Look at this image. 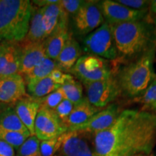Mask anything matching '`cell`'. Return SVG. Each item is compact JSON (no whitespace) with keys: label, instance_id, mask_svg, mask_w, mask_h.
Instances as JSON below:
<instances>
[{"label":"cell","instance_id":"cell-31","mask_svg":"<svg viewBox=\"0 0 156 156\" xmlns=\"http://www.w3.org/2000/svg\"><path fill=\"white\" fill-rule=\"evenodd\" d=\"M75 106L74 103H73L71 101H69L67 99L64 98L61 103L58 104V106L55 108V110L54 111L55 112V114L57 115L61 122H64L68 116H69V114H71L72 111Z\"/></svg>","mask_w":156,"mask_h":156},{"label":"cell","instance_id":"cell-4","mask_svg":"<svg viewBox=\"0 0 156 156\" xmlns=\"http://www.w3.org/2000/svg\"><path fill=\"white\" fill-rule=\"evenodd\" d=\"M33 8L28 0H0V42L22 41L28 33Z\"/></svg>","mask_w":156,"mask_h":156},{"label":"cell","instance_id":"cell-10","mask_svg":"<svg viewBox=\"0 0 156 156\" xmlns=\"http://www.w3.org/2000/svg\"><path fill=\"white\" fill-rule=\"evenodd\" d=\"M99 3L105 22L110 25L141 20L148 15V9L134 10L114 0H103Z\"/></svg>","mask_w":156,"mask_h":156},{"label":"cell","instance_id":"cell-35","mask_svg":"<svg viewBox=\"0 0 156 156\" xmlns=\"http://www.w3.org/2000/svg\"><path fill=\"white\" fill-rule=\"evenodd\" d=\"M0 156H15V149L0 140Z\"/></svg>","mask_w":156,"mask_h":156},{"label":"cell","instance_id":"cell-21","mask_svg":"<svg viewBox=\"0 0 156 156\" xmlns=\"http://www.w3.org/2000/svg\"><path fill=\"white\" fill-rule=\"evenodd\" d=\"M0 129L6 131L19 132L29 136H31L28 129L20 119L13 106L8 107L0 114Z\"/></svg>","mask_w":156,"mask_h":156},{"label":"cell","instance_id":"cell-2","mask_svg":"<svg viewBox=\"0 0 156 156\" xmlns=\"http://www.w3.org/2000/svg\"><path fill=\"white\" fill-rule=\"evenodd\" d=\"M111 27L118 58H135L155 48V28L146 19L120 23Z\"/></svg>","mask_w":156,"mask_h":156},{"label":"cell","instance_id":"cell-32","mask_svg":"<svg viewBox=\"0 0 156 156\" xmlns=\"http://www.w3.org/2000/svg\"><path fill=\"white\" fill-rule=\"evenodd\" d=\"M84 1L81 0H61L60 5L68 16L74 17L79 11Z\"/></svg>","mask_w":156,"mask_h":156},{"label":"cell","instance_id":"cell-15","mask_svg":"<svg viewBox=\"0 0 156 156\" xmlns=\"http://www.w3.org/2000/svg\"><path fill=\"white\" fill-rule=\"evenodd\" d=\"M13 107L20 119L28 129L31 135H35V121L40 109L38 99L28 95L17 101Z\"/></svg>","mask_w":156,"mask_h":156},{"label":"cell","instance_id":"cell-29","mask_svg":"<svg viewBox=\"0 0 156 156\" xmlns=\"http://www.w3.org/2000/svg\"><path fill=\"white\" fill-rule=\"evenodd\" d=\"M28 137L29 136L19 132L6 131L0 129V140L12 146L14 149H18Z\"/></svg>","mask_w":156,"mask_h":156},{"label":"cell","instance_id":"cell-14","mask_svg":"<svg viewBox=\"0 0 156 156\" xmlns=\"http://www.w3.org/2000/svg\"><path fill=\"white\" fill-rule=\"evenodd\" d=\"M20 47V67L19 74L24 77L33 70L46 56L44 42L39 44H23Z\"/></svg>","mask_w":156,"mask_h":156},{"label":"cell","instance_id":"cell-28","mask_svg":"<svg viewBox=\"0 0 156 156\" xmlns=\"http://www.w3.org/2000/svg\"><path fill=\"white\" fill-rule=\"evenodd\" d=\"M20 52V47L18 43H7L5 49L0 56V75Z\"/></svg>","mask_w":156,"mask_h":156},{"label":"cell","instance_id":"cell-30","mask_svg":"<svg viewBox=\"0 0 156 156\" xmlns=\"http://www.w3.org/2000/svg\"><path fill=\"white\" fill-rule=\"evenodd\" d=\"M54 137L41 142L40 151L41 156H54L58 148V138Z\"/></svg>","mask_w":156,"mask_h":156},{"label":"cell","instance_id":"cell-25","mask_svg":"<svg viewBox=\"0 0 156 156\" xmlns=\"http://www.w3.org/2000/svg\"><path fill=\"white\" fill-rule=\"evenodd\" d=\"M137 102L143 104L145 108L142 110L156 111V77L153 80L146 90L140 97L135 98Z\"/></svg>","mask_w":156,"mask_h":156},{"label":"cell","instance_id":"cell-22","mask_svg":"<svg viewBox=\"0 0 156 156\" xmlns=\"http://www.w3.org/2000/svg\"><path fill=\"white\" fill-rule=\"evenodd\" d=\"M29 95L35 98H41L61 87L49 76L26 84Z\"/></svg>","mask_w":156,"mask_h":156},{"label":"cell","instance_id":"cell-12","mask_svg":"<svg viewBox=\"0 0 156 156\" xmlns=\"http://www.w3.org/2000/svg\"><path fill=\"white\" fill-rule=\"evenodd\" d=\"M28 95L26 84L21 75L0 77V102L14 106L17 101Z\"/></svg>","mask_w":156,"mask_h":156},{"label":"cell","instance_id":"cell-26","mask_svg":"<svg viewBox=\"0 0 156 156\" xmlns=\"http://www.w3.org/2000/svg\"><path fill=\"white\" fill-rule=\"evenodd\" d=\"M40 144L41 140L36 135L30 136L17 150V156H41Z\"/></svg>","mask_w":156,"mask_h":156},{"label":"cell","instance_id":"cell-39","mask_svg":"<svg viewBox=\"0 0 156 156\" xmlns=\"http://www.w3.org/2000/svg\"><path fill=\"white\" fill-rule=\"evenodd\" d=\"M7 43L0 42V56H1V54H2L4 50L5 49L6 46H7Z\"/></svg>","mask_w":156,"mask_h":156},{"label":"cell","instance_id":"cell-40","mask_svg":"<svg viewBox=\"0 0 156 156\" xmlns=\"http://www.w3.org/2000/svg\"><path fill=\"white\" fill-rule=\"evenodd\" d=\"M131 156H153V154H136V155H131Z\"/></svg>","mask_w":156,"mask_h":156},{"label":"cell","instance_id":"cell-19","mask_svg":"<svg viewBox=\"0 0 156 156\" xmlns=\"http://www.w3.org/2000/svg\"><path fill=\"white\" fill-rule=\"evenodd\" d=\"M46 39L44 23H43L42 8L34 7L30 24L26 36L20 43L23 44H39Z\"/></svg>","mask_w":156,"mask_h":156},{"label":"cell","instance_id":"cell-27","mask_svg":"<svg viewBox=\"0 0 156 156\" xmlns=\"http://www.w3.org/2000/svg\"><path fill=\"white\" fill-rule=\"evenodd\" d=\"M64 98L65 97H64L63 91L62 90L61 87H59L46 96L37 99L40 103V108H44L54 111Z\"/></svg>","mask_w":156,"mask_h":156},{"label":"cell","instance_id":"cell-9","mask_svg":"<svg viewBox=\"0 0 156 156\" xmlns=\"http://www.w3.org/2000/svg\"><path fill=\"white\" fill-rule=\"evenodd\" d=\"M77 34L88 35L105 23L98 1H84L79 11L73 17Z\"/></svg>","mask_w":156,"mask_h":156},{"label":"cell","instance_id":"cell-36","mask_svg":"<svg viewBox=\"0 0 156 156\" xmlns=\"http://www.w3.org/2000/svg\"><path fill=\"white\" fill-rule=\"evenodd\" d=\"M57 2H58V0H35V1H31L32 5H34V7H38V8H44L46 6Z\"/></svg>","mask_w":156,"mask_h":156},{"label":"cell","instance_id":"cell-7","mask_svg":"<svg viewBox=\"0 0 156 156\" xmlns=\"http://www.w3.org/2000/svg\"><path fill=\"white\" fill-rule=\"evenodd\" d=\"M70 73L83 83L102 80L113 75L106 59L90 54L81 56Z\"/></svg>","mask_w":156,"mask_h":156},{"label":"cell","instance_id":"cell-1","mask_svg":"<svg viewBox=\"0 0 156 156\" xmlns=\"http://www.w3.org/2000/svg\"><path fill=\"white\" fill-rule=\"evenodd\" d=\"M93 156H131L151 154L156 145V114L126 109L114 124L91 133Z\"/></svg>","mask_w":156,"mask_h":156},{"label":"cell","instance_id":"cell-20","mask_svg":"<svg viewBox=\"0 0 156 156\" xmlns=\"http://www.w3.org/2000/svg\"><path fill=\"white\" fill-rule=\"evenodd\" d=\"M42 12L43 23L47 38L56 30L62 20L69 16L62 8L60 1L44 7L42 8Z\"/></svg>","mask_w":156,"mask_h":156},{"label":"cell","instance_id":"cell-23","mask_svg":"<svg viewBox=\"0 0 156 156\" xmlns=\"http://www.w3.org/2000/svg\"><path fill=\"white\" fill-rule=\"evenodd\" d=\"M57 68L58 65L56 60L48 58L47 56H46L34 69L31 70L28 75L23 77L25 84L48 77L54 69Z\"/></svg>","mask_w":156,"mask_h":156},{"label":"cell","instance_id":"cell-33","mask_svg":"<svg viewBox=\"0 0 156 156\" xmlns=\"http://www.w3.org/2000/svg\"><path fill=\"white\" fill-rule=\"evenodd\" d=\"M117 2L134 10H145L150 8L151 1L147 0H116Z\"/></svg>","mask_w":156,"mask_h":156},{"label":"cell","instance_id":"cell-34","mask_svg":"<svg viewBox=\"0 0 156 156\" xmlns=\"http://www.w3.org/2000/svg\"><path fill=\"white\" fill-rule=\"evenodd\" d=\"M71 76L72 75H70V74L64 73L63 71H62L61 69L57 68V69H54V71L50 74L49 77L51 78L52 80H53L56 84L62 86V85H63L70 77H71Z\"/></svg>","mask_w":156,"mask_h":156},{"label":"cell","instance_id":"cell-8","mask_svg":"<svg viewBox=\"0 0 156 156\" xmlns=\"http://www.w3.org/2000/svg\"><path fill=\"white\" fill-rule=\"evenodd\" d=\"M86 98L93 106L103 109L112 104L121 94L116 78L114 75L107 79L91 83H83Z\"/></svg>","mask_w":156,"mask_h":156},{"label":"cell","instance_id":"cell-38","mask_svg":"<svg viewBox=\"0 0 156 156\" xmlns=\"http://www.w3.org/2000/svg\"><path fill=\"white\" fill-rule=\"evenodd\" d=\"M11 105H8V104H6V103H2L0 102V114L2 113L4 111L6 110L8 107L10 106Z\"/></svg>","mask_w":156,"mask_h":156},{"label":"cell","instance_id":"cell-18","mask_svg":"<svg viewBox=\"0 0 156 156\" xmlns=\"http://www.w3.org/2000/svg\"><path fill=\"white\" fill-rule=\"evenodd\" d=\"M82 49L79 43L70 34L67 42L60 52L56 62L62 71L70 72L76 62L81 57Z\"/></svg>","mask_w":156,"mask_h":156},{"label":"cell","instance_id":"cell-41","mask_svg":"<svg viewBox=\"0 0 156 156\" xmlns=\"http://www.w3.org/2000/svg\"><path fill=\"white\" fill-rule=\"evenodd\" d=\"M153 25L154 28H155V38H156V17L153 20ZM155 47H156V40H155Z\"/></svg>","mask_w":156,"mask_h":156},{"label":"cell","instance_id":"cell-16","mask_svg":"<svg viewBox=\"0 0 156 156\" xmlns=\"http://www.w3.org/2000/svg\"><path fill=\"white\" fill-rule=\"evenodd\" d=\"M68 19L69 17L62 20L56 30L45 40L46 55L48 58L56 60L67 42L70 35L68 30Z\"/></svg>","mask_w":156,"mask_h":156},{"label":"cell","instance_id":"cell-24","mask_svg":"<svg viewBox=\"0 0 156 156\" xmlns=\"http://www.w3.org/2000/svg\"><path fill=\"white\" fill-rule=\"evenodd\" d=\"M61 89L65 98L71 101L74 105L79 103L84 98L83 87L73 75L62 85Z\"/></svg>","mask_w":156,"mask_h":156},{"label":"cell","instance_id":"cell-37","mask_svg":"<svg viewBox=\"0 0 156 156\" xmlns=\"http://www.w3.org/2000/svg\"><path fill=\"white\" fill-rule=\"evenodd\" d=\"M150 10L152 13L156 15V0H153L151 2V5H150Z\"/></svg>","mask_w":156,"mask_h":156},{"label":"cell","instance_id":"cell-3","mask_svg":"<svg viewBox=\"0 0 156 156\" xmlns=\"http://www.w3.org/2000/svg\"><path fill=\"white\" fill-rule=\"evenodd\" d=\"M155 49L147 51L124 66L116 77L121 94L130 98L140 97L156 77L154 71Z\"/></svg>","mask_w":156,"mask_h":156},{"label":"cell","instance_id":"cell-6","mask_svg":"<svg viewBox=\"0 0 156 156\" xmlns=\"http://www.w3.org/2000/svg\"><path fill=\"white\" fill-rule=\"evenodd\" d=\"M54 156H93L91 133L83 130H67L58 136Z\"/></svg>","mask_w":156,"mask_h":156},{"label":"cell","instance_id":"cell-5","mask_svg":"<svg viewBox=\"0 0 156 156\" xmlns=\"http://www.w3.org/2000/svg\"><path fill=\"white\" fill-rule=\"evenodd\" d=\"M83 49L90 55L112 61L117 59L118 53L111 25L105 22L87 35L83 40Z\"/></svg>","mask_w":156,"mask_h":156},{"label":"cell","instance_id":"cell-17","mask_svg":"<svg viewBox=\"0 0 156 156\" xmlns=\"http://www.w3.org/2000/svg\"><path fill=\"white\" fill-rule=\"evenodd\" d=\"M102 109L93 106L85 97L77 104L75 105L69 116L62 124L67 129L80 126L86 123L91 117L98 113Z\"/></svg>","mask_w":156,"mask_h":156},{"label":"cell","instance_id":"cell-13","mask_svg":"<svg viewBox=\"0 0 156 156\" xmlns=\"http://www.w3.org/2000/svg\"><path fill=\"white\" fill-rule=\"evenodd\" d=\"M121 112L118 105L112 103L91 117L86 123L68 130H83L90 133L103 131L114 124Z\"/></svg>","mask_w":156,"mask_h":156},{"label":"cell","instance_id":"cell-11","mask_svg":"<svg viewBox=\"0 0 156 156\" xmlns=\"http://www.w3.org/2000/svg\"><path fill=\"white\" fill-rule=\"evenodd\" d=\"M35 135L44 141L57 137L67 131L54 111L40 108L35 121Z\"/></svg>","mask_w":156,"mask_h":156}]
</instances>
